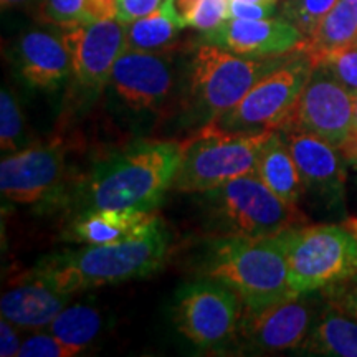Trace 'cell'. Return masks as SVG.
Masks as SVG:
<instances>
[{
    "mask_svg": "<svg viewBox=\"0 0 357 357\" xmlns=\"http://www.w3.org/2000/svg\"><path fill=\"white\" fill-rule=\"evenodd\" d=\"M182 162L176 142H137L93 169L84 187V211L134 208L153 212L172 189Z\"/></svg>",
    "mask_w": 357,
    "mask_h": 357,
    "instance_id": "obj_1",
    "label": "cell"
},
{
    "mask_svg": "<svg viewBox=\"0 0 357 357\" xmlns=\"http://www.w3.org/2000/svg\"><path fill=\"white\" fill-rule=\"evenodd\" d=\"M169 235L162 222L147 234L109 245H86L75 252L48 257L33 275L58 293L70 294L88 288L142 278L158 271L166 261Z\"/></svg>",
    "mask_w": 357,
    "mask_h": 357,
    "instance_id": "obj_2",
    "label": "cell"
},
{
    "mask_svg": "<svg viewBox=\"0 0 357 357\" xmlns=\"http://www.w3.org/2000/svg\"><path fill=\"white\" fill-rule=\"evenodd\" d=\"M208 278L229 284L248 311L298 296L289 287L288 258L283 238L230 235L212 245L205 265Z\"/></svg>",
    "mask_w": 357,
    "mask_h": 357,
    "instance_id": "obj_3",
    "label": "cell"
},
{
    "mask_svg": "<svg viewBox=\"0 0 357 357\" xmlns=\"http://www.w3.org/2000/svg\"><path fill=\"white\" fill-rule=\"evenodd\" d=\"M289 287L310 294L357 275V220L281 231Z\"/></svg>",
    "mask_w": 357,
    "mask_h": 357,
    "instance_id": "obj_4",
    "label": "cell"
},
{
    "mask_svg": "<svg viewBox=\"0 0 357 357\" xmlns=\"http://www.w3.org/2000/svg\"><path fill=\"white\" fill-rule=\"evenodd\" d=\"M273 131L227 132L208 123L197 136L181 144L182 162L172 189L208 192L253 172L258 155Z\"/></svg>",
    "mask_w": 357,
    "mask_h": 357,
    "instance_id": "obj_5",
    "label": "cell"
},
{
    "mask_svg": "<svg viewBox=\"0 0 357 357\" xmlns=\"http://www.w3.org/2000/svg\"><path fill=\"white\" fill-rule=\"evenodd\" d=\"M287 61L281 56H238L213 43L199 47L192 61L190 93L207 118H217Z\"/></svg>",
    "mask_w": 357,
    "mask_h": 357,
    "instance_id": "obj_6",
    "label": "cell"
},
{
    "mask_svg": "<svg viewBox=\"0 0 357 357\" xmlns=\"http://www.w3.org/2000/svg\"><path fill=\"white\" fill-rule=\"evenodd\" d=\"M231 235L273 236L305 222L296 205L281 200L258 174L248 172L205 192Z\"/></svg>",
    "mask_w": 357,
    "mask_h": 357,
    "instance_id": "obj_7",
    "label": "cell"
},
{
    "mask_svg": "<svg viewBox=\"0 0 357 357\" xmlns=\"http://www.w3.org/2000/svg\"><path fill=\"white\" fill-rule=\"evenodd\" d=\"M314 66L310 58L278 66L240 100L234 108L213 118L211 124L227 132H261L276 129L287 118Z\"/></svg>",
    "mask_w": 357,
    "mask_h": 357,
    "instance_id": "obj_8",
    "label": "cell"
},
{
    "mask_svg": "<svg viewBox=\"0 0 357 357\" xmlns=\"http://www.w3.org/2000/svg\"><path fill=\"white\" fill-rule=\"evenodd\" d=\"M354 114L356 98L324 65H318L312 68L291 111L276 129L311 132L339 151L354 126Z\"/></svg>",
    "mask_w": 357,
    "mask_h": 357,
    "instance_id": "obj_9",
    "label": "cell"
},
{
    "mask_svg": "<svg viewBox=\"0 0 357 357\" xmlns=\"http://www.w3.org/2000/svg\"><path fill=\"white\" fill-rule=\"evenodd\" d=\"M240 301L229 284L215 278L185 284L177 293V329L197 347L223 344L240 324Z\"/></svg>",
    "mask_w": 357,
    "mask_h": 357,
    "instance_id": "obj_10",
    "label": "cell"
},
{
    "mask_svg": "<svg viewBox=\"0 0 357 357\" xmlns=\"http://www.w3.org/2000/svg\"><path fill=\"white\" fill-rule=\"evenodd\" d=\"M61 38L71 55L75 78L91 89L109 82L116 60L128 50L126 25L118 19L79 22L63 29Z\"/></svg>",
    "mask_w": 357,
    "mask_h": 357,
    "instance_id": "obj_11",
    "label": "cell"
},
{
    "mask_svg": "<svg viewBox=\"0 0 357 357\" xmlns=\"http://www.w3.org/2000/svg\"><path fill=\"white\" fill-rule=\"evenodd\" d=\"M318 311L305 294L289 298L261 311H248L242 321L245 341L253 349L281 352L300 349L310 334Z\"/></svg>",
    "mask_w": 357,
    "mask_h": 357,
    "instance_id": "obj_12",
    "label": "cell"
},
{
    "mask_svg": "<svg viewBox=\"0 0 357 357\" xmlns=\"http://www.w3.org/2000/svg\"><path fill=\"white\" fill-rule=\"evenodd\" d=\"M65 153L58 146H32L10 153L0 162V190L19 204L47 199L60 184Z\"/></svg>",
    "mask_w": 357,
    "mask_h": 357,
    "instance_id": "obj_13",
    "label": "cell"
},
{
    "mask_svg": "<svg viewBox=\"0 0 357 357\" xmlns=\"http://www.w3.org/2000/svg\"><path fill=\"white\" fill-rule=\"evenodd\" d=\"M109 83L129 108L155 109L172 89L171 61L155 52L126 50L116 60Z\"/></svg>",
    "mask_w": 357,
    "mask_h": 357,
    "instance_id": "obj_14",
    "label": "cell"
},
{
    "mask_svg": "<svg viewBox=\"0 0 357 357\" xmlns=\"http://www.w3.org/2000/svg\"><path fill=\"white\" fill-rule=\"evenodd\" d=\"M207 43L245 56H280L300 50L306 37L288 20L227 19L205 33Z\"/></svg>",
    "mask_w": 357,
    "mask_h": 357,
    "instance_id": "obj_15",
    "label": "cell"
},
{
    "mask_svg": "<svg viewBox=\"0 0 357 357\" xmlns=\"http://www.w3.org/2000/svg\"><path fill=\"white\" fill-rule=\"evenodd\" d=\"M283 137L294 164L301 174L306 190L311 189L326 199L341 200L344 192L346 172L342 155L339 158L336 147L300 129H276Z\"/></svg>",
    "mask_w": 357,
    "mask_h": 357,
    "instance_id": "obj_16",
    "label": "cell"
},
{
    "mask_svg": "<svg viewBox=\"0 0 357 357\" xmlns=\"http://www.w3.org/2000/svg\"><path fill=\"white\" fill-rule=\"evenodd\" d=\"M15 63L22 79L38 89H55L73 73L63 38L43 30L22 35L15 47Z\"/></svg>",
    "mask_w": 357,
    "mask_h": 357,
    "instance_id": "obj_17",
    "label": "cell"
},
{
    "mask_svg": "<svg viewBox=\"0 0 357 357\" xmlns=\"http://www.w3.org/2000/svg\"><path fill=\"white\" fill-rule=\"evenodd\" d=\"M68 294L58 293L32 273V280L8 289L0 300L2 318L24 329L45 328L65 310Z\"/></svg>",
    "mask_w": 357,
    "mask_h": 357,
    "instance_id": "obj_18",
    "label": "cell"
},
{
    "mask_svg": "<svg viewBox=\"0 0 357 357\" xmlns=\"http://www.w3.org/2000/svg\"><path fill=\"white\" fill-rule=\"evenodd\" d=\"M159 217L134 208H98L84 211L73 223L71 235L84 245H109L134 238L149 231Z\"/></svg>",
    "mask_w": 357,
    "mask_h": 357,
    "instance_id": "obj_19",
    "label": "cell"
},
{
    "mask_svg": "<svg viewBox=\"0 0 357 357\" xmlns=\"http://www.w3.org/2000/svg\"><path fill=\"white\" fill-rule=\"evenodd\" d=\"M300 349L307 354L357 357V318L328 301Z\"/></svg>",
    "mask_w": 357,
    "mask_h": 357,
    "instance_id": "obj_20",
    "label": "cell"
},
{
    "mask_svg": "<svg viewBox=\"0 0 357 357\" xmlns=\"http://www.w3.org/2000/svg\"><path fill=\"white\" fill-rule=\"evenodd\" d=\"M357 42V0H339L321 20L318 29L305 40L300 50L306 53L312 66L323 63L333 53Z\"/></svg>",
    "mask_w": 357,
    "mask_h": 357,
    "instance_id": "obj_21",
    "label": "cell"
},
{
    "mask_svg": "<svg viewBox=\"0 0 357 357\" xmlns=\"http://www.w3.org/2000/svg\"><path fill=\"white\" fill-rule=\"evenodd\" d=\"M255 172L268 189L288 204L296 205L306 192L301 174L278 131H273L263 146Z\"/></svg>",
    "mask_w": 357,
    "mask_h": 357,
    "instance_id": "obj_22",
    "label": "cell"
},
{
    "mask_svg": "<svg viewBox=\"0 0 357 357\" xmlns=\"http://www.w3.org/2000/svg\"><path fill=\"white\" fill-rule=\"evenodd\" d=\"M184 26L187 25L177 12L176 0H164L158 10L126 25L128 50H160L172 43Z\"/></svg>",
    "mask_w": 357,
    "mask_h": 357,
    "instance_id": "obj_23",
    "label": "cell"
},
{
    "mask_svg": "<svg viewBox=\"0 0 357 357\" xmlns=\"http://www.w3.org/2000/svg\"><path fill=\"white\" fill-rule=\"evenodd\" d=\"M102 328L101 314L95 307L86 305H73L65 307L48 324V333L56 336L65 344L84 351L95 341Z\"/></svg>",
    "mask_w": 357,
    "mask_h": 357,
    "instance_id": "obj_24",
    "label": "cell"
},
{
    "mask_svg": "<svg viewBox=\"0 0 357 357\" xmlns=\"http://www.w3.org/2000/svg\"><path fill=\"white\" fill-rule=\"evenodd\" d=\"M24 129V114L17 105L15 96L7 88H2V93H0V146H2L3 153L20 151Z\"/></svg>",
    "mask_w": 357,
    "mask_h": 357,
    "instance_id": "obj_25",
    "label": "cell"
},
{
    "mask_svg": "<svg viewBox=\"0 0 357 357\" xmlns=\"http://www.w3.org/2000/svg\"><path fill=\"white\" fill-rule=\"evenodd\" d=\"M339 0H291L287 3L288 22L296 25L305 37H311L321 20L333 10Z\"/></svg>",
    "mask_w": 357,
    "mask_h": 357,
    "instance_id": "obj_26",
    "label": "cell"
},
{
    "mask_svg": "<svg viewBox=\"0 0 357 357\" xmlns=\"http://www.w3.org/2000/svg\"><path fill=\"white\" fill-rule=\"evenodd\" d=\"M227 19H229V0H197L189 15L185 17V25L207 33L220 26Z\"/></svg>",
    "mask_w": 357,
    "mask_h": 357,
    "instance_id": "obj_27",
    "label": "cell"
},
{
    "mask_svg": "<svg viewBox=\"0 0 357 357\" xmlns=\"http://www.w3.org/2000/svg\"><path fill=\"white\" fill-rule=\"evenodd\" d=\"M321 65L331 71V75L344 86L352 96H357V45L333 53Z\"/></svg>",
    "mask_w": 357,
    "mask_h": 357,
    "instance_id": "obj_28",
    "label": "cell"
},
{
    "mask_svg": "<svg viewBox=\"0 0 357 357\" xmlns=\"http://www.w3.org/2000/svg\"><path fill=\"white\" fill-rule=\"evenodd\" d=\"M84 7L86 0H43L40 15L48 24L66 29L83 22Z\"/></svg>",
    "mask_w": 357,
    "mask_h": 357,
    "instance_id": "obj_29",
    "label": "cell"
},
{
    "mask_svg": "<svg viewBox=\"0 0 357 357\" xmlns=\"http://www.w3.org/2000/svg\"><path fill=\"white\" fill-rule=\"evenodd\" d=\"M82 349L65 344L52 333L35 334L22 342L19 356L20 357H73L78 356Z\"/></svg>",
    "mask_w": 357,
    "mask_h": 357,
    "instance_id": "obj_30",
    "label": "cell"
},
{
    "mask_svg": "<svg viewBox=\"0 0 357 357\" xmlns=\"http://www.w3.org/2000/svg\"><path fill=\"white\" fill-rule=\"evenodd\" d=\"M324 291L328 294V301L334 303L357 318V275L333 284V287L324 288Z\"/></svg>",
    "mask_w": 357,
    "mask_h": 357,
    "instance_id": "obj_31",
    "label": "cell"
},
{
    "mask_svg": "<svg viewBox=\"0 0 357 357\" xmlns=\"http://www.w3.org/2000/svg\"><path fill=\"white\" fill-rule=\"evenodd\" d=\"M162 6V0H118L116 19L124 25L132 24L137 19L149 15Z\"/></svg>",
    "mask_w": 357,
    "mask_h": 357,
    "instance_id": "obj_32",
    "label": "cell"
},
{
    "mask_svg": "<svg viewBox=\"0 0 357 357\" xmlns=\"http://www.w3.org/2000/svg\"><path fill=\"white\" fill-rule=\"evenodd\" d=\"M276 6L245 2V0H229V19L240 20H261L270 19Z\"/></svg>",
    "mask_w": 357,
    "mask_h": 357,
    "instance_id": "obj_33",
    "label": "cell"
},
{
    "mask_svg": "<svg viewBox=\"0 0 357 357\" xmlns=\"http://www.w3.org/2000/svg\"><path fill=\"white\" fill-rule=\"evenodd\" d=\"M19 334L13 329V324L6 318L0 321V356L2 357H13L19 356L20 351Z\"/></svg>",
    "mask_w": 357,
    "mask_h": 357,
    "instance_id": "obj_34",
    "label": "cell"
},
{
    "mask_svg": "<svg viewBox=\"0 0 357 357\" xmlns=\"http://www.w3.org/2000/svg\"><path fill=\"white\" fill-rule=\"evenodd\" d=\"M116 10H118V0H86L83 22L116 19Z\"/></svg>",
    "mask_w": 357,
    "mask_h": 357,
    "instance_id": "obj_35",
    "label": "cell"
},
{
    "mask_svg": "<svg viewBox=\"0 0 357 357\" xmlns=\"http://www.w3.org/2000/svg\"><path fill=\"white\" fill-rule=\"evenodd\" d=\"M339 153H341L342 159L346 162L352 164V166L357 167V96H356V114H354V126H352V131L347 137V141L339 147Z\"/></svg>",
    "mask_w": 357,
    "mask_h": 357,
    "instance_id": "obj_36",
    "label": "cell"
},
{
    "mask_svg": "<svg viewBox=\"0 0 357 357\" xmlns=\"http://www.w3.org/2000/svg\"><path fill=\"white\" fill-rule=\"evenodd\" d=\"M30 0H0V6L2 8H10L17 6H24V3H29Z\"/></svg>",
    "mask_w": 357,
    "mask_h": 357,
    "instance_id": "obj_37",
    "label": "cell"
},
{
    "mask_svg": "<svg viewBox=\"0 0 357 357\" xmlns=\"http://www.w3.org/2000/svg\"><path fill=\"white\" fill-rule=\"evenodd\" d=\"M245 2H253V3H265V6H276L278 0H245Z\"/></svg>",
    "mask_w": 357,
    "mask_h": 357,
    "instance_id": "obj_38",
    "label": "cell"
},
{
    "mask_svg": "<svg viewBox=\"0 0 357 357\" xmlns=\"http://www.w3.org/2000/svg\"><path fill=\"white\" fill-rule=\"evenodd\" d=\"M354 45H357V42H356V43H354Z\"/></svg>",
    "mask_w": 357,
    "mask_h": 357,
    "instance_id": "obj_39",
    "label": "cell"
}]
</instances>
